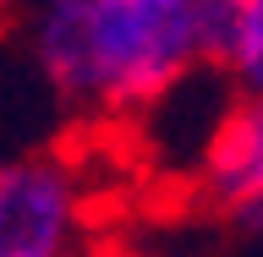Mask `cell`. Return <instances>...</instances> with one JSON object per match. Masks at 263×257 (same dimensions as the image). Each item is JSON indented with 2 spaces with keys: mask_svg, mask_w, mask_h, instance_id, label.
I'll use <instances>...</instances> for the list:
<instances>
[{
  "mask_svg": "<svg viewBox=\"0 0 263 257\" xmlns=\"http://www.w3.org/2000/svg\"><path fill=\"white\" fill-rule=\"evenodd\" d=\"M33 71L82 126L143 121L219 71L236 0H11Z\"/></svg>",
  "mask_w": 263,
  "mask_h": 257,
  "instance_id": "1",
  "label": "cell"
},
{
  "mask_svg": "<svg viewBox=\"0 0 263 257\" xmlns=\"http://www.w3.org/2000/svg\"><path fill=\"white\" fill-rule=\"evenodd\" d=\"M99 170L71 143L28 148L0 170V257H88L115 225Z\"/></svg>",
  "mask_w": 263,
  "mask_h": 257,
  "instance_id": "2",
  "label": "cell"
},
{
  "mask_svg": "<svg viewBox=\"0 0 263 257\" xmlns=\"http://www.w3.org/2000/svg\"><path fill=\"white\" fill-rule=\"evenodd\" d=\"M219 77L236 93H263V0H236V22H230L225 55H219Z\"/></svg>",
  "mask_w": 263,
  "mask_h": 257,
  "instance_id": "4",
  "label": "cell"
},
{
  "mask_svg": "<svg viewBox=\"0 0 263 257\" xmlns=\"http://www.w3.org/2000/svg\"><path fill=\"white\" fill-rule=\"evenodd\" d=\"M88 257H176V252L164 241H154V235H143V230H132V225H110Z\"/></svg>",
  "mask_w": 263,
  "mask_h": 257,
  "instance_id": "5",
  "label": "cell"
},
{
  "mask_svg": "<svg viewBox=\"0 0 263 257\" xmlns=\"http://www.w3.org/2000/svg\"><path fill=\"white\" fill-rule=\"evenodd\" d=\"M192 197L214 219L263 230V93H230L192 164Z\"/></svg>",
  "mask_w": 263,
  "mask_h": 257,
  "instance_id": "3",
  "label": "cell"
}]
</instances>
